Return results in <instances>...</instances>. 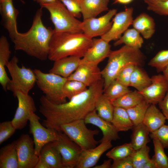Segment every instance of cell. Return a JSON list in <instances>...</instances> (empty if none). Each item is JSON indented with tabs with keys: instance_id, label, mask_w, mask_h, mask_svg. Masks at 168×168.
<instances>
[{
	"instance_id": "9c48e42d",
	"label": "cell",
	"mask_w": 168,
	"mask_h": 168,
	"mask_svg": "<svg viewBox=\"0 0 168 168\" xmlns=\"http://www.w3.org/2000/svg\"><path fill=\"white\" fill-rule=\"evenodd\" d=\"M40 117L35 113H32L29 118L30 132L33 136L35 153L38 156L44 145L57 139L59 132L43 126L40 123Z\"/></svg>"
},
{
	"instance_id": "44dd1931",
	"label": "cell",
	"mask_w": 168,
	"mask_h": 168,
	"mask_svg": "<svg viewBox=\"0 0 168 168\" xmlns=\"http://www.w3.org/2000/svg\"><path fill=\"white\" fill-rule=\"evenodd\" d=\"M81 59L74 56L65 57L54 61L49 72L68 78L78 68Z\"/></svg>"
},
{
	"instance_id": "b9f144b4",
	"label": "cell",
	"mask_w": 168,
	"mask_h": 168,
	"mask_svg": "<svg viewBox=\"0 0 168 168\" xmlns=\"http://www.w3.org/2000/svg\"><path fill=\"white\" fill-rule=\"evenodd\" d=\"M16 130L12 121H6L0 123V144L7 140Z\"/></svg>"
},
{
	"instance_id": "d6986e66",
	"label": "cell",
	"mask_w": 168,
	"mask_h": 168,
	"mask_svg": "<svg viewBox=\"0 0 168 168\" xmlns=\"http://www.w3.org/2000/svg\"><path fill=\"white\" fill-rule=\"evenodd\" d=\"M111 141H103L91 149L82 150L76 168H90L95 166L101 156L112 147Z\"/></svg>"
},
{
	"instance_id": "8992f818",
	"label": "cell",
	"mask_w": 168,
	"mask_h": 168,
	"mask_svg": "<svg viewBox=\"0 0 168 168\" xmlns=\"http://www.w3.org/2000/svg\"><path fill=\"white\" fill-rule=\"evenodd\" d=\"M18 58L14 55L6 66L12 78L7 85V89L11 91L14 96L18 91L29 94L36 82L33 70L24 66L20 67L18 65Z\"/></svg>"
},
{
	"instance_id": "f546056e",
	"label": "cell",
	"mask_w": 168,
	"mask_h": 168,
	"mask_svg": "<svg viewBox=\"0 0 168 168\" xmlns=\"http://www.w3.org/2000/svg\"><path fill=\"white\" fill-rule=\"evenodd\" d=\"M144 100L143 96L139 92L135 90L131 91L111 102L114 107L127 109L135 106Z\"/></svg>"
},
{
	"instance_id": "5bb4252c",
	"label": "cell",
	"mask_w": 168,
	"mask_h": 168,
	"mask_svg": "<svg viewBox=\"0 0 168 168\" xmlns=\"http://www.w3.org/2000/svg\"><path fill=\"white\" fill-rule=\"evenodd\" d=\"M133 12L132 7H126L124 11L116 13L112 21L111 28L101 38L109 42L119 39L122 34L132 25Z\"/></svg>"
},
{
	"instance_id": "5b68a950",
	"label": "cell",
	"mask_w": 168,
	"mask_h": 168,
	"mask_svg": "<svg viewBox=\"0 0 168 168\" xmlns=\"http://www.w3.org/2000/svg\"><path fill=\"white\" fill-rule=\"evenodd\" d=\"M40 6L49 12L55 33H83L82 21L76 19L59 0Z\"/></svg>"
},
{
	"instance_id": "f5cc1de1",
	"label": "cell",
	"mask_w": 168,
	"mask_h": 168,
	"mask_svg": "<svg viewBox=\"0 0 168 168\" xmlns=\"http://www.w3.org/2000/svg\"><path fill=\"white\" fill-rule=\"evenodd\" d=\"M133 0H115L113 3H119L122 4H127L131 2Z\"/></svg>"
},
{
	"instance_id": "9a60e30c",
	"label": "cell",
	"mask_w": 168,
	"mask_h": 168,
	"mask_svg": "<svg viewBox=\"0 0 168 168\" xmlns=\"http://www.w3.org/2000/svg\"><path fill=\"white\" fill-rule=\"evenodd\" d=\"M151 78V84L139 92L150 104L156 105L164 98L168 91V81L163 74L154 75Z\"/></svg>"
},
{
	"instance_id": "6da1fadb",
	"label": "cell",
	"mask_w": 168,
	"mask_h": 168,
	"mask_svg": "<svg viewBox=\"0 0 168 168\" xmlns=\"http://www.w3.org/2000/svg\"><path fill=\"white\" fill-rule=\"evenodd\" d=\"M103 78L74 96L68 102L57 104L49 100L44 95L40 99L39 111L44 117L43 126L60 131L63 124L85 119L95 109L96 102L104 92Z\"/></svg>"
},
{
	"instance_id": "52a82bcc",
	"label": "cell",
	"mask_w": 168,
	"mask_h": 168,
	"mask_svg": "<svg viewBox=\"0 0 168 168\" xmlns=\"http://www.w3.org/2000/svg\"><path fill=\"white\" fill-rule=\"evenodd\" d=\"M33 71L38 88L49 100L57 104L67 101L63 88L67 78L52 73H45L39 69H35Z\"/></svg>"
},
{
	"instance_id": "74e56055",
	"label": "cell",
	"mask_w": 168,
	"mask_h": 168,
	"mask_svg": "<svg viewBox=\"0 0 168 168\" xmlns=\"http://www.w3.org/2000/svg\"><path fill=\"white\" fill-rule=\"evenodd\" d=\"M153 142L154 154L152 159L157 168H168V157L165 152L164 148L157 140L153 139Z\"/></svg>"
},
{
	"instance_id": "9f6ffc18",
	"label": "cell",
	"mask_w": 168,
	"mask_h": 168,
	"mask_svg": "<svg viewBox=\"0 0 168 168\" xmlns=\"http://www.w3.org/2000/svg\"><path fill=\"white\" fill-rule=\"evenodd\" d=\"M4 0H0V2ZM23 3H24V1L23 0H19Z\"/></svg>"
},
{
	"instance_id": "ba28073f",
	"label": "cell",
	"mask_w": 168,
	"mask_h": 168,
	"mask_svg": "<svg viewBox=\"0 0 168 168\" xmlns=\"http://www.w3.org/2000/svg\"><path fill=\"white\" fill-rule=\"evenodd\" d=\"M86 124L84 119L78 120L61 125L60 130L77 144L82 150L92 148L99 143L94 137L99 134V131L97 129H90Z\"/></svg>"
},
{
	"instance_id": "db71d44e",
	"label": "cell",
	"mask_w": 168,
	"mask_h": 168,
	"mask_svg": "<svg viewBox=\"0 0 168 168\" xmlns=\"http://www.w3.org/2000/svg\"><path fill=\"white\" fill-rule=\"evenodd\" d=\"M163 75L168 81V65L162 71Z\"/></svg>"
},
{
	"instance_id": "2e32d148",
	"label": "cell",
	"mask_w": 168,
	"mask_h": 168,
	"mask_svg": "<svg viewBox=\"0 0 168 168\" xmlns=\"http://www.w3.org/2000/svg\"><path fill=\"white\" fill-rule=\"evenodd\" d=\"M98 65L81 62L77 69L67 78L68 80L79 81L88 87L92 86L103 78Z\"/></svg>"
},
{
	"instance_id": "681fc988",
	"label": "cell",
	"mask_w": 168,
	"mask_h": 168,
	"mask_svg": "<svg viewBox=\"0 0 168 168\" xmlns=\"http://www.w3.org/2000/svg\"><path fill=\"white\" fill-rule=\"evenodd\" d=\"M112 159L109 158L108 160H105L101 164L95 166L94 168H111Z\"/></svg>"
},
{
	"instance_id": "83f0119b",
	"label": "cell",
	"mask_w": 168,
	"mask_h": 168,
	"mask_svg": "<svg viewBox=\"0 0 168 168\" xmlns=\"http://www.w3.org/2000/svg\"><path fill=\"white\" fill-rule=\"evenodd\" d=\"M111 123L118 132L127 131L134 126L126 109L118 107H114Z\"/></svg>"
},
{
	"instance_id": "ffe728a7",
	"label": "cell",
	"mask_w": 168,
	"mask_h": 168,
	"mask_svg": "<svg viewBox=\"0 0 168 168\" xmlns=\"http://www.w3.org/2000/svg\"><path fill=\"white\" fill-rule=\"evenodd\" d=\"M84 120L86 124H93L100 129L103 134L100 142L111 141L120 139L118 132L112 123L100 117L95 109L88 114Z\"/></svg>"
},
{
	"instance_id": "d590c367",
	"label": "cell",
	"mask_w": 168,
	"mask_h": 168,
	"mask_svg": "<svg viewBox=\"0 0 168 168\" xmlns=\"http://www.w3.org/2000/svg\"><path fill=\"white\" fill-rule=\"evenodd\" d=\"M135 150L130 142L115 147L109 151L106 156L113 161L130 156Z\"/></svg>"
},
{
	"instance_id": "7c38bea8",
	"label": "cell",
	"mask_w": 168,
	"mask_h": 168,
	"mask_svg": "<svg viewBox=\"0 0 168 168\" xmlns=\"http://www.w3.org/2000/svg\"><path fill=\"white\" fill-rule=\"evenodd\" d=\"M19 168H35L39 159L35 153L33 140L27 134H23L16 140Z\"/></svg>"
},
{
	"instance_id": "7dc6e473",
	"label": "cell",
	"mask_w": 168,
	"mask_h": 168,
	"mask_svg": "<svg viewBox=\"0 0 168 168\" xmlns=\"http://www.w3.org/2000/svg\"><path fill=\"white\" fill-rule=\"evenodd\" d=\"M158 104L162 112L168 121V91L164 98Z\"/></svg>"
},
{
	"instance_id": "f1b7e54d",
	"label": "cell",
	"mask_w": 168,
	"mask_h": 168,
	"mask_svg": "<svg viewBox=\"0 0 168 168\" xmlns=\"http://www.w3.org/2000/svg\"><path fill=\"white\" fill-rule=\"evenodd\" d=\"M132 129L130 143L135 150L147 145L150 142V132L148 128L143 123L134 125Z\"/></svg>"
},
{
	"instance_id": "8fae6325",
	"label": "cell",
	"mask_w": 168,
	"mask_h": 168,
	"mask_svg": "<svg viewBox=\"0 0 168 168\" xmlns=\"http://www.w3.org/2000/svg\"><path fill=\"white\" fill-rule=\"evenodd\" d=\"M116 12V9H113L99 17L83 20L81 24L83 33L91 39L104 35L111 28L113 23L111 20Z\"/></svg>"
},
{
	"instance_id": "cb8c5ba5",
	"label": "cell",
	"mask_w": 168,
	"mask_h": 168,
	"mask_svg": "<svg viewBox=\"0 0 168 168\" xmlns=\"http://www.w3.org/2000/svg\"><path fill=\"white\" fill-rule=\"evenodd\" d=\"M166 118L155 105H150L145 115L142 123L148 128L150 133L165 124Z\"/></svg>"
},
{
	"instance_id": "f907efd6",
	"label": "cell",
	"mask_w": 168,
	"mask_h": 168,
	"mask_svg": "<svg viewBox=\"0 0 168 168\" xmlns=\"http://www.w3.org/2000/svg\"><path fill=\"white\" fill-rule=\"evenodd\" d=\"M142 168H157V167L154 161L152 158L144 165Z\"/></svg>"
},
{
	"instance_id": "bcb514c9",
	"label": "cell",
	"mask_w": 168,
	"mask_h": 168,
	"mask_svg": "<svg viewBox=\"0 0 168 168\" xmlns=\"http://www.w3.org/2000/svg\"><path fill=\"white\" fill-rule=\"evenodd\" d=\"M111 168H133L130 156L113 161Z\"/></svg>"
},
{
	"instance_id": "30bf717a",
	"label": "cell",
	"mask_w": 168,
	"mask_h": 168,
	"mask_svg": "<svg viewBox=\"0 0 168 168\" xmlns=\"http://www.w3.org/2000/svg\"><path fill=\"white\" fill-rule=\"evenodd\" d=\"M54 142L61 156L63 168H76L82 151L80 147L61 131Z\"/></svg>"
},
{
	"instance_id": "e575fe53",
	"label": "cell",
	"mask_w": 168,
	"mask_h": 168,
	"mask_svg": "<svg viewBox=\"0 0 168 168\" xmlns=\"http://www.w3.org/2000/svg\"><path fill=\"white\" fill-rule=\"evenodd\" d=\"M131 91L128 86L123 85L115 79L104 90L103 93L112 101Z\"/></svg>"
},
{
	"instance_id": "ac0fdd59",
	"label": "cell",
	"mask_w": 168,
	"mask_h": 168,
	"mask_svg": "<svg viewBox=\"0 0 168 168\" xmlns=\"http://www.w3.org/2000/svg\"><path fill=\"white\" fill-rule=\"evenodd\" d=\"M110 48L109 42L102 38L93 39L91 46L81 59V62L98 65L108 57L111 51Z\"/></svg>"
},
{
	"instance_id": "836d02e7",
	"label": "cell",
	"mask_w": 168,
	"mask_h": 168,
	"mask_svg": "<svg viewBox=\"0 0 168 168\" xmlns=\"http://www.w3.org/2000/svg\"><path fill=\"white\" fill-rule=\"evenodd\" d=\"M150 105L144 100L135 106L126 109L134 125L142 123L146 112Z\"/></svg>"
},
{
	"instance_id": "d4e9b609",
	"label": "cell",
	"mask_w": 168,
	"mask_h": 168,
	"mask_svg": "<svg viewBox=\"0 0 168 168\" xmlns=\"http://www.w3.org/2000/svg\"><path fill=\"white\" fill-rule=\"evenodd\" d=\"M132 25L133 28L145 39L151 38L155 31L154 19L145 13H141L133 20Z\"/></svg>"
},
{
	"instance_id": "7bdbcfd3",
	"label": "cell",
	"mask_w": 168,
	"mask_h": 168,
	"mask_svg": "<svg viewBox=\"0 0 168 168\" xmlns=\"http://www.w3.org/2000/svg\"><path fill=\"white\" fill-rule=\"evenodd\" d=\"M136 66L134 64L127 65L119 72L116 79L123 85L129 86L131 76Z\"/></svg>"
},
{
	"instance_id": "7402d4cb",
	"label": "cell",
	"mask_w": 168,
	"mask_h": 168,
	"mask_svg": "<svg viewBox=\"0 0 168 168\" xmlns=\"http://www.w3.org/2000/svg\"><path fill=\"white\" fill-rule=\"evenodd\" d=\"M110 0H82L81 13L83 20L96 17L101 13L108 10Z\"/></svg>"
},
{
	"instance_id": "11a10c76",
	"label": "cell",
	"mask_w": 168,
	"mask_h": 168,
	"mask_svg": "<svg viewBox=\"0 0 168 168\" xmlns=\"http://www.w3.org/2000/svg\"><path fill=\"white\" fill-rule=\"evenodd\" d=\"M166 0H143L144 2L147 4L151 3L156 2L165 1Z\"/></svg>"
},
{
	"instance_id": "d6a6232c",
	"label": "cell",
	"mask_w": 168,
	"mask_h": 168,
	"mask_svg": "<svg viewBox=\"0 0 168 168\" xmlns=\"http://www.w3.org/2000/svg\"><path fill=\"white\" fill-rule=\"evenodd\" d=\"M114 109V106L111 101L103 93L98 98L95 107L100 117L110 122L113 118Z\"/></svg>"
},
{
	"instance_id": "f35d334b",
	"label": "cell",
	"mask_w": 168,
	"mask_h": 168,
	"mask_svg": "<svg viewBox=\"0 0 168 168\" xmlns=\"http://www.w3.org/2000/svg\"><path fill=\"white\" fill-rule=\"evenodd\" d=\"M150 148L147 145L135 150L130 156L133 168H142L144 165L150 159Z\"/></svg>"
},
{
	"instance_id": "ab89813d",
	"label": "cell",
	"mask_w": 168,
	"mask_h": 168,
	"mask_svg": "<svg viewBox=\"0 0 168 168\" xmlns=\"http://www.w3.org/2000/svg\"><path fill=\"white\" fill-rule=\"evenodd\" d=\"M148 64L155 68L158 72H162L168 65V49L159 51L151 59Z\"/></svg>"
},
{
	"instance_id": "277c9868",
	"label": "cell",
	"mask_w": 168,
	"mask_h": 168,
	"mask_svg": "<svg viewBox=\"0 0 168 168\" xmlns=\"http://www.w3.org/2000/svg\"><path fill=\"white\" fill-rule=\"evenodd\" d=\"M106 65L101 71L104 82V90L116 77L119 72L129 64L141 66L145 57L139 49L124 45L117 50L111 51Z\"/></svg>"
},
{
	"instance_id": "4dcf8cb0",
	"label": "cell",
	"mask_w": 168,
	"mask_h": 168,
	"mask_svg": "<svg viewBox=\"0 0 168 168\" xmlns=\"http://www.w3.org/2000/svg\"><path fill=\"white\" fill-rule=\"evenodd\" d=\"M140 33L135 29H128L123 35L114 44L115 46L124 44L128 46L139 49L142 46L143 40Z\"/></svg>"
},
{
	"instance_id": "e0dca14e",
	"label": "cell",
	"mask_w": 168,
	"mask_h": 168,
	"mask_svg": "<svg viewBox=\"0 0 168 168\" xmlns=\"http://www.w3.org/2000/svg\"><path fill=\"white\" fill-rule=\"evenodd\" d=\"M0 12L3 26L12 40L18 32L17 19L19 11L13 5L12 0H4L0 2Z\"/></svg>"
},
{
	"instance_id": "3957f363",
	"label": "cell",
	"mask_w": 168,
	"mask_h": 168,
	"mask_svg": "<svg viewBox=\"0 0 168 168\" xmlns=\"http://www.w3.org/2000/svg\"><path fill=\"white\" fill-rule=\"evenodd\" d=\"M92 42L93 39L83 33L54 32L49 44L48 58L54 62L69 56L83 58Z\"/></svg>"
},
{
	"instance_id": "4fadbf2b",
	"label": "cell",
	"mask_w": 168,
	"mask_h": 168,
	"mask_svg": "<svg viewBox=\"0 0 168 168\" xmlns=\"http://www.w3.org/2000/svg\"><path fill=\"white\" fill-rule=\"evenodd\" d=\"M14 97L17 98L18 107L11 121L16 129L21 130L26 125L30 116L35 113L36 108L33 98L29 94L18 91Z\"/></svg>"
},
{
	"instance_id": "c3c4849f",
	"label": "cell",
	"mask_w": 168,
	"mask_h": 168,
	"mask_svg": "<svg viewBox=\"0 0 168 168\" xmlns=\"http://www.w3.org/2000/svg\"><path fill=\"white\" fill-rule=\"evenodd\" d=\"M39 159L35 168H50V167L44 158L40 155H39Z\"/></svg>"
},
{
	"instance_id": "4316f807",
	"label": "cell",
	"mask_w": 168,
	"mask_h": 168,
	"mask_svg": "<svg viewBox=\"0 0 168 168\" xmlns=\"http://www.w3.org/2000/svg\"><path fill=\"white\" fill-rule=\"evenodd\" d=\"M39 154L44 158L50 168H63L61 156L54 142L44 145Z\"/></svg>"
},
{
	"instance_id": "60d3db41",
	"label": "cell",
	"mask_w": 168,
	"mask_h": 168,
	"mask_svg": "<svg viewBox=\"0 0 168 168\" xmlns=\"http://www.w3.org/2000/svg\"><path fill=\"white\" fill-rule=\"evenodd\" d=\"M152 139L158 140L165 148H168V125H163L156 131L150 133Z\"/></svg>"
},
{
	"instance_id": "484cf974",
	"label": "cell",
	"mask_w": 168,
	"mask_h": 168,
	"mask_svg": "<svg viewBox=\"0 0 168 168\" xmlns=\"http://www.w3.org/2000/svg\"><path fill=\"white\" fill-rule=\"evenodd\" d=\"M0 168H19L16 140L1 149Z\"/></svg>"
},
{
	"instance_id": "1f68e13d",
	"label": "cell",
	"mask_w": 168,
	"mask_h": 168,
	"mask_svg": "<svg viewBox=\"0 0 168 168\" xmlns=\"http://www.w3.org/2000/svg\"><path fill=\"white\" fill-rule=\"evenodd\" d=\"M151 78L147 72L139 66H136L132 72L130 81V86L141 91L149 85Z\"/></svg>"
},
{
	"instance_id": "8d00e7d4",
	"label": "cell",
	"mask_w": 168,
	"mask_h": 168,
	"mask_svg": "<svg viewBox=\"0 0 168 168\" xmlns=\"http://www.w3.org/2000/svg\"><path fill=\"white\" fill-rule=\"evenodd\" d=\"M87 87L82 82L76 80H68L63 88V94L67 98H71L86 90Z\"/></svg>"
},
{
	"instance_id": "f6af8a7d",
	"label": "cell",
	"mask_w": 168,
	"mask_h": 168,
	"mask_svg": "<svg viewBox=\"0 0 168 168\" xmlns=\"http://www.w3.org/2000/svg\"><path fill=\"white\" fill-rule=\"evenodd\" d=\"M147 9L161 15L168 16V0L147 4Z\"/></svg>"
},
{
	"instance_id": "603a6c76",
	"label": "cell",
	"mask_w": 168,
	"mask_h": 168,
	"mask_svg": "<svg viewBox=\"0 0 168 168\" xmlns=\"http://www.w3.org/2000/svg\"><path fill=\"white\" fill-rule=\"evenodd\" d=\"M11 53L7 39L5 36L2 35L0 38V83L5 91L7 90V85L11 81L5 68L9 61Z\"/></svg>"
},
{
	"instance_id": "ee69618b",
	"label": "cell",
	"mask_w": 168,
	"mask_h": 168,
	"mask_svg": "<svg viewBox=\"0 0 168 168\" xmlns=\"http://www.w3.org/2000/svg\"><path fill=\"white\" fill-rule=\"evenodd\" d=\"M62 3L68 11L76 18H80L81 13L82 0H58Z\"/></svg>"
},
{
	"instance_id": "816d5d0a",
	"label": "cell",
	"mask_w": 168,
	"mask_h": 168,
	"mask_svg": "<svg viewBox=\"0 0 168 168\" xmlns=\"http://www.w3.org/2000/svg\"><path fill=\"white\" fill-rule=\"evenodd\" d=\"M39 4L40 5L48 4L55 2L57 0H33Z\"/></svg>"
},
{
	"instance_id": "7a4b0ae2",
	"label": "cell",
	"mask_w": 168,
	"mask_h": 168,
	"mask_svg": "<svg viewBox=\"0 0 168 168\" xmlns=\"http://www.w3.org/2000/svg\"><path fill=\"white\" fill-rule=\"evenodd\" d=\"M42 8L40 7L36 11L29 30L23 33L18 32L12 41L15 50L44 61L48 58L49 44L54 32V29L46 27L43 24Z\"/></svg>"
}]
</instances>
